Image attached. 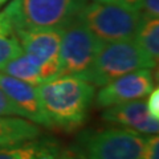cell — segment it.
<instances>
[{
  "mask_svg": "<svg viewBox=\"0 0 159 159\" xmlns=\"http://www.w3.org/2000/svg\"><path fill=\"white\" fill-rule=\"evenodd\" d=\"M97 2L114 3V4H119V6H125V7H129V8L138 9V6H139V3H141V0H97Z\"/></svg>",
  "mask_w": 159,
  "mask_h": 159,
  "instance_id": "obj_21",
  "label": "cell"
},
{
  "mask_svg": "<svg viewBox=\"0 0 159 159\" xmlns=\"http://www.w3.org/2000/svg\"><path fill=\"white\" fill-rule=\"evenodd\" d=\"M65 28H29L20 29L16 36L23 48L40 68L43 82L60 76V48Z\"/></svg>",
  "mask_w": 159,
  "mask_h": 159,
  "instance_id": "obj_7",
  "label": "cell"
},
{
  "mask_svg": "<svg viewBox=\"0 0 159 159\" xmlns=\"http://www.w3.org/2000/svg\"><path fill=\"white\" fill-rule=\"evenodd\" d=\"M85 0H12L3 9L15 33L29 28H66Z\"/></svg>",
  "mask_w": 159,
  "mask_h": 159,
  "instance_id": "obj_2",
  "label": "cell"
},
{
  "mask_svg": "<svg viewBox=\"0 0 159 159\" xmlns=\"http://www.w3.org/2000/svg\"><path fill=\"white\" fill-rule=\"evenodd\" d=\"M9 2V0H0V7H2V6H4V4H6V3H8Z\"/></svg>",
  "mask_w": 159,
  "mask_h": 159,
  "instance_id": "obj_22",
  "label": "cell"
},
{
  "mask_svg": "<svg viewBox=\"0 0 159 159\" xmlns=\"http://www.w3.org/2000/svg\"><path fill=\"white\" fill-rule=\"evenodd\" d=\"M57 159H88L85 152L77 143H72L66 147H62Z\"/></svg>",
  "mask_w": 159,
  "mask_h": 159,
  "instance_id": "obj_18",
  "label": "cell"
},
{
  "mask_svg": "<svg viewBox=\"0 0 159 159\" xmlns=\"http://www.w3.org/2000/svg\"><path fill=\"white\" fill-rule=\"evenodd\" d=\"M138 11L143 17H158L159 16V0H141Z\"/></svg>",
  "mask_w": 159,
  "mask_h": 159,
  "instance_id": "obj_16",
  "label": "cell"
},
{
  "mask_svg": "<svg viewBox=\"0 0 159 159\" xmlns=\"http://www.w3.org/2000/svg\"><path fill=\"white\" fill-rule=\"evenodd\" d=\"M41 127L19 116H0V147L31 141L41 135Z\"/></svg>",
  "mask_w": 159,
  "mask_h": 159,
  "instance_id": "obj_12",
  "label": "cell"
},
{
  "mask_svg": "<svg viewBox=\"0 0 159 159\" xmlns=\"http://www.w3.org/2000/svg\"><path fill=\"white\" fill-rule=\"evenodd\" d=\"M23 53V48L6 15L0 12V70Z\"/></svg>",
  "mask_w": 159,
  "mask_h": 159,
  "instance_id": "obj_14",
  "label": "cell"
},
{
  "mask_svg": "<svg viewBox=\"0 0 159 159\" xmlns=\"http://www.w3.org/2000/svg\"><path fill=\"white\" fill-rule=\"evenodd\" d=\"M154 89V74L151 69H138L113 80L101 86L96 97V105L106 109L118 103L141 99Z\"/></svg>",
  "mask_w": 159,
  "mask_h": 159,
  "instance_id": "obj_8",
  "label": "cell"
},
{
  "mask_svg": "<svg viewBox=\"0 0 159 159\" xmlns=\"http://www.w3.org/2000/svg\"><path fill=\"white\" fill-rule=\"evenodd\" d=\"M101 117L109 123L130 129L143 135H155L159 130V122L150 116L146 101L142 98L109 106L103 109Z\"/></svg>",
  "mask_w": 159,
  "mask_h": 159,
  "instance_id": "obj_10",
  "label": "cell"
},
{
  "mask_svg": "<svg viewBox=\"0 0 159 159\" xmlns=\"http://www.w3.org/2000/svg\"><path fill=\"white\" fill-rule=\"evenodd\" d=\"M147 138L126 127H107L80 133L76 143L88 159H139Z\"/></svg>",
  "mask_w": 159,
  "mask_h": 159,
  "instance_id": "obj_5",
  "label": "cell"
},
{
  "mask_svg": "<svg viewBox=\"0 0 159 159\" xmlns=\"http://www.w3.org/2000/svg\"><path fill=\"white\" fill-rule=\"evenodd\" d=\"M134 41L141 48V51L147 58L157 66L159 57V21L158 17H143L141 16L137 27Z\"/></svg>",
  "mask_w": 159,
  "mask_h": 159,
  "instance_id": "obj_13",
  "label": "cell"
},
{
  "mask_svg": "<svg viewBox=\"0 0 159 159\" xmlns=\"http://www.w3.org/2000/svg\"><path fill=\"white\" fill-rule=\"evenodd\" d=\"M146 68L152 69L155 66L141 51L134 39L105 43L84 80L94 86H103L123 74Z\"/></svg>",
  "mask_w": 159,
  "mask_h": 159,
  "instance_id": "obj_4",
  "label": "cell"
},
{
  "mask_svg": "<svg viewBox=\"0 0 159 159\" xmlns=\"http://www.w3.org/2000/svg\"><path fill=\"white\" fill-rule=\"evenodd\" d=\"M61 143L51 137H37L12 146L0 147V159H57Z\"/></svg>",
  "mask_w": 159,
  "mask_h": 159,
  "instance_id": "obj_11",
  "label": "cell"
},
{
  "mask_svg": "<svg viewBox=\"0 0 159 159\" xmlns=\"http://www.w3.org/2000/svg\"><path fill=\"white\" fill-rule=\"evenodd\" d=\"M3 73L16 77L34 86H39L40 84H43L39 65L24 52L16 58H13L12 61H9L3 68Z\"/></svg>",
  "mask_w": 159,
  "mask_h": 159,
  "instance_id": "obj_15",
  "label": "cell"
},
{
  "mask_svg": "<svg viewBox=\"0 0 159 159\" xmlns=\"http://www.w3.org/2000/svg\"><path fill=\"white\" fill-rule=\"evenodd\" d=\"M102 44L76 19L64 29L60 48V76H77L84 78L92 68Z\"/></svg>",
  "mask_w": 159,
  "mask_h": 159,
  "instance_id": "obj_6",
  "label": "cell"
},
{
  "mask_svg": "<svg viewBox=\"0 0 159 159\" xmlns=\"http://www.w3.org/2000/svg\"><path fill=\"white\" fill-rule=\"evenodd\" d=\"M147 110L150 113V116L154 119H159V90L158 88L152 89V90L148 93V99L146 102Z\"/></svg>",
  "mask_w": 159,
  "mask_h": 159,
  "instance_id": "obj_20",
  "label": "cell"
},
{
  "mask_svg": "<svg viewBox=\"0 0 159 159\" xmlns=\"http://www.w3.org/2000/svg\"><path fill=\"white\" fill-rule=\"evenodd\" d=\"M0 90L9 97L23 118L29 119L39 126L52 129L43 109L37 86L0 72Z\"/></svg>",
  "mask_w": 159,
  "mask_h": 159,
  "instance_id": "obj_9",
  "label": "cell"
},
{
  "mask_svg": "<svg viewBox=\"0 0 159 159\" xmlns=\"http://www.w3.org/2000/svg\"><path fill=\"white\" fill-rule=\"evenodd\" d=\"M0 116H19L21 117L19 109L15 106V103L9 99L3 90H0Z\"/></svg>",
  "mask_w": 159,
  "mask_h": 159,
  "instance_id": "obj_19",
  "label": "cell"
},
{
  "mask_svg": "<svg viewBox=\"0 0 159 159\" xmlns=\"http://www.w3.org/2000/svg\"><path fill=\"white\" fill-rule=\"evenodd\" d=\"M139 159H159V139L158 134L155 135H148L146 148L143 151L142 157Z\"/></svg>",
  "mask_w": 159,
  "mask_h": 159,
  "instance_id": "obj_17",
  "label": "cell"
},
{
  "mask_svg": "<svg viewBox=\"0 0 159 159\" xmlns=\"http://www.w3.org/2000/svg\"><path fill=\"white\" fill-rule=\"evenodd\" d=\"M77 20L105 44L134 39L141 13L135 8L94 0L81 8Z\"/></svg>",
  "mask_w": 159,
  "mask_h": 159,
  "instance_id": "obj_3",
  "label": "cell"
},
{
  "mask_svg": "<svg viewBox=\"0 0 159 159\" xmlns=\"http://www.w3.org/2000/svg\"><path fill=\"white\" fill-rule=\"evenodd\" d=\"M37 88L52 129L73 133L85 125L96 96L93 84L77 76H58Z\"/></svg>",
  "mask_w": 159,
  "mask_h": 159,
  "instance_id": "obj_1",
  "label": "cell"
}]
</instances>
